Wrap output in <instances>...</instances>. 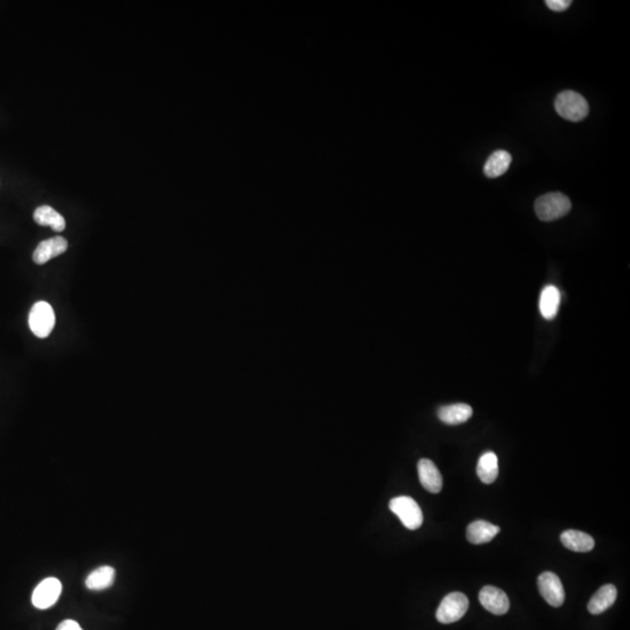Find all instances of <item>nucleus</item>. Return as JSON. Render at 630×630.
<instances>
[{"label":"nucleus","mask_w":630,"mask_h":630,"mask_svg":"<svg viewBox=\"0 0 630 630\" xmlns=\"http://www.w3.org/2000/svg\"><path fill=\"white\" fill-rule=\"evenodd\" d=\"M115 569L110 566H102L90 573L86 581V587L91 591H102L109 588L115 581Z\"/></svg>","instance_id":"nucleus-18"},{"label":"nucleus","mask_w":630,"mask_h":630,"mask_svg":"<svg viewBox=\"0 0 630 630\" xmlns=\"http://www.w3.org/2000/svg\"><path fill=\"white\" fill-rule=\"evenodd\" d=\"M538 590L545 601L552 607H560L565 601V590L560 578L553 572L541 573L538 576Z\"/></svg>","instance_id":"nucleus-7"},{"label":"nucleus","mask_w":630,"mask_h":630,"mask_svg":"<svg viewBox=\"0 0 630 630\" xmlns=\"http://www.w3.org/2000/svg\"><path fill=\"white\" fill-rule=\"evenodd\" d=\"M479 600L484 609L495 615H505L510 607V602L505 592L494 586H484L480 591Z\"/></svg>","instance_id":"nucleus-8"},{"label":"nucleus","mask_w":630,"mask_h":630,"mask_svg":"<svg viewBox=\"0 0 630 630\" xmlns=\"http://www.w3.org/2000/svg\"><path fill=\"white\" fill-rule=\"evenodd\" d=\"M468 598L463 593L453 592L446 595L437 609V620L444 624L456 622L468 610Z\"/></svg>","instance_id":"nucleus-5"},{"label":"nucleus","mask_w":630,"mask_h":630,"mask_svg":"<svg viewBox=\"0 0 630 630\" xmlns=\"http://www.w3.org/2000/svg\"><path fill=\"white\" fill-rule=\"evenodd\" d=\"M617 597V590L612 584L604 585L598 592L592 597L588 602V612L593 615H598L612 607Z\"/></svg>","instance_id":"nucleus-12"},{"label":"nucleus","mask_w":630,"mask_h":630,"mask_svg":"<svg viewBox=\"0 0 630 630\" xmlns=\"http://www.w3.org/2000/svg\"><path fill=\"white\" fill-rule=\"evenodd\" d=\"M572 203L569 197L562 193H548L538 197L535 202V212L538 219L544 222H551L562 219L569 214Z\"/></svg>","instance_id":"nucleus-2"},{"label":"nucleus","mask_w":630,"mask_h":630,"mask_svg":"<svg viewBox=\"0 0 630 630\" xmlns=\"http://www.w3.org/2000/svg\"><path fill=\"white\" fill-rule=\"evenodd\" d=\"M418 475L420 484L427 491L438 494L443 489V477L433 461L422 459L418 462Z\"/></svg>","instance_id":"nucleus-9"},{"label":"nucleus","mask_w":630,"mask_h":630,"mask_svg":"<svg viewBox=\"0 0 630 630\" xmlns=\"http://www.w3.org/2000/svg\"><path fill=\"white\" fill-rule=\"evenodd\" d=\"M61 593V581L56 578H46L33 592V606L38 609L50 608L56 604Z\"/></svg>","instance_id":"nucleus-6"},{"label":"nucleus","mask_w":630,"mask_h":630,"mask_svg":"<svg viewBox=\"0 0 630 630\" xmlns=\"http://www.w3.org/2000/svg\"><path fill=\"white\" fill-rule=\"evenodd\" d=\"M34 221L43 226H50L54 231H63L66 229V221L61 214L49 206H41L36 208L34 212Z\"/></svg>","instance_id":"nucleus-17"},{"label":"nucleus","mask_w":630,"mask_h":630,"mask_svg":"<svg viewBox=\"0 0 630 630\" xmlns=\"http://www.w3.org/2000/svg\"><path fill=\"white\" fill-rule=\"evenodd\" d=\"M29 328L40 339L49 337L55 326V313L52 305L46 301H38L29 312Z\"/></svg>","instance_id":"nucleus-4"},{"label":"nucleus","mask_w":630,"mask_h":630,"mask_svg":"<svg viewBox=\"0 0 630 630\" xmlns=\"http://www.w3.org/2000/svg\"><path fill=\"white\" fill-rule=\"evenodd\" d=\"M559 305H560V292L553 285H548L541 291L539 298V311L543 318L546 320L555 319L558 314Z\"/></svg>","instance_id":"nucleus-15"},{"label":"nucleus","mask_w":630,"mask_h":630,"mask_svg":"<svg viewBox=\"0 0 630 630\" xmlns=\"http://www.w3.org/2000/svg\"><path fill=\"white\" fill-rule=\"evenodd\" d=\"M555 112L569 122H581L590 112L587 100L581 93L565 90L559 93L555 102Z\"/></svg>","instance_id":"nucleus-1"},{"label":"nucleus","mask_w":630,"mask_h":630,"mask_svg":"<svg viewBox=\"0 0 630 630\" xmlns=\"http://www.w3.org/2000/svg\"><path fill=\"white\" fill-rule=\"evenodd\" d=\"M545 4L553 12H564L571 6V0H546Z\"/></svg>","instance_id":"nucleus-20"},{"label":"nucleus","mask_w":630,"mask_h":630,"mask_svg":"<svg viewBox=\"0 0 630 630\" xmlns=\"http://www.w3.org/2000/svg\"><path fill=\"white\" fill-rule=\"evenodd\" d=\"M472 415V408L468 404L458 403V404L446 405L441 406L438 410V417L441 422L448 425H459L466 423Z\"/></svg>","instance_id":"nucleus-13"},{"label":"nucleus","mask_w":630,"mask_h":630,"mask_svg":"<svg viewBox=\"0 0 630 630\" xmlns=\"http://www.w3.org/2000/svg\"><path fill=\"white\" fill-rule=\"evenodd\" d=\"M477 472L484 484H491L495 482L498 475V460L496 454L493 452H487L481 455Z\"/></svg>","instance_id":"nucleus-19"},{"label":"nucleus","mask_w":630,"mask_h":630,"mask_svg":"<svg viewBox=\"0 0 630 630\" xmlns=\"http://www.w3.org/2000/svg\"><path fill=\"white\" fill-rule=\"evenodd\" d=\"M560 541L566 548L574 552H590L595 545L592 536L578 530L564 531L560 536Z\"/></svg>","instance_id":"nucleus-14"},{"label":"nucleus","mask_w":630,"mask_h":630,"mask_svg":"<svg viewBox=\"0 0 630 630\" xmlns=\"http://www.w3.org/2000/svg\"><path fill=\"white\" fill-rule=\"evenodd\" d=\"M56 630H83L79 623L74 620H66L63 622L60 623Z\"/></svg>","instance_id":"nucleus-21"},{"label":"nucleus","mask_w":630,"mask_h":630,"mask_svg":"<svg viewBox=\"0 0 630 630\" xmlns=\"http://www.w3.org/2000/svg\"><path fill=\"white\" fill-rule=\"evenodd\" d=\"M498 532L500 527L498 525L486 521H475L469 524L466 536L472 544H486L493 541Z\"/></svg>","instance_id":"nucleus-11"},{"label":"nucleus","mask_w":630,"mask_h":630,"mask_svg":"<svg viewBox=\"0 0 630 630\" xmlns=\"http://www.w3.org/2000/svg\"><path fill=\"white\" fill-rule=\"evenodd\" d=\"M389 508L401 519L408 530H417L423 524V512L418 503L410 496H398L391 500Z\"/></svg>","instance_id":"nucleus-3"},{"label":"nucleus","mask_w":630,"mask_h":630,"mask_svg":"<svg viewBox=\"0 0 630 630\" xmlns=\"http://www.w3.org/2000/svg\"><path fill=\"white\" fill-rule=\"evenodd\" d=\"M512 160V155L507 151H496L484 164V176L491 179L503 176L510 167Z\"/></svg>","instance_id":"nucleus-16"},{"label":"nucleus","mask_w":630,"mask_h":630,"mask_svg":"<svg viewBox=\"0 0 630 630\" xmlns=\"http://www.w3.org/2000/svg\"><path fill=\"white\" fill-rule=\"evenodd\" d=\"M67 249H68V242L66 238L60 236L53 237L49 240H43L38 245L33 254V261H36V264L43 266L52 258L58 257L66 252Z\"/></svg>","instance_id":"nucleus-10"}]
</instances>
